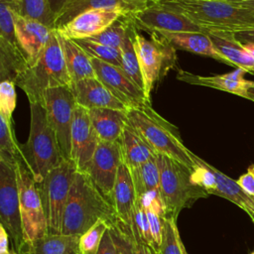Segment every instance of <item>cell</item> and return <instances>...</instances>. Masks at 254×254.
<instances>
[{
  "instance_id": "cell-48",
  "label": "cell",
  "mask_w": 254,
  "mask_h": 254,
  "mask_svg": "<svg viewBox=\"0 0 254 254\" xmlns=\"http://www.w3.org/2000/svg\"><path fill=\"white\" fill-rule=\"evenodd\" d=\"M220 1H226V2H231V3H241L246 0H220Z\"/></svg>"
},
{
  "instance_id": "cell-15",
  "label": "cell",
  "mask_w": 254,
  "mask_h": 254,
  "mask_svg": "<svg viewBox=\"0 0 254 254\" xmlns=\"http://www.w3.org/2000/svg\"><path fill=\"white\" fill-rule=\"evenodd\" d=\"M96 77L127 107L133 108L150 103L144 91L139 88L123 70L113 64L91 59Z\"/></svg>"
},
{
  "instance_id": "cell-43",
  "label": "cell",
  "mask_w": 254,
  "mask_h": 254,
  "mask_svg": "<svg viewBox=\"0 0 254 254\" xmlns=\"http://www.w3.org/2000/svg\"><path fill=\"white\" fill-rule=\"evenodd\" d=\"M233 35L235 40L238 41L241 45L254 44V28L233 32Z\"/></svg>"
},
{
  "instance_id": "cell-49",
  "label": "cell",
  "mask_w": 254,
  "mask_h": 254,
  "mask_svg": "<svg viewBox=\"0 0 254 254\" xmlns=\"http://www.w3.org/2000/svg\"><path fill=\"white\" fill-rule=\"evenodd\" d=\"M247 213L249 214V216H250L251 220H252V221H253V223H254V211H253V210H248V211H247Z\"/></svg>"
},
{
  "instance_id": "cell-41",
  "label": "cell",
  "mask_w": 254,
  "mask_h": 254,
  "mask_svg": "<svg viewBox=\"0 0 254 254\" xmlns=\"http://www.w3.org/2000/svg\"><path fill=\"white\" fill-rule=\"evenodd\" d=\"M237 184L242 190L249 196L254 198V175L247 171V173L241 175L237 180Z\"/></svg>"
},
{
  "instance_id": "cell-27",
  "label": "cell",
  "mask_w": 254,
  "mask_h": 254,
  "mask_svg": "<svg viewBox=\"0 0 254 254\" xmlns=\"http://www.w3.org/2000/svg\"><path fill=\"white\" fill-rule=\"evenodd\" d=\"M58 36L71 83L89 77H96L91 58L85 51L74 40L65 38L59 32Z\"/></svg>"
},
{
  "instance_id": "cell-7",
  "label": "cell",
  "mask_w": 254,
  "mask_h": 254,
  "mask_svg": "<svg viewBox=\"0 0 254 254\" xmlns=\"http://www.w3.org/2000/svg\"><path fill=\"white\" fill-rule=\"evenodd\" d=\"M133 44L143 77L144 93L151 99V92L156 83L177 64L176 49L155 32H152V38L147 39L139 34L137 29Z\"/></svg>"
},
{
  "instance_id": "cell-31",
  "label": "cell",
  "mask_w": 254,
  "mask_h": 254,
  "mask_svg": "<svg viewBox=\"0 0 254 254\" xmlns=\"http://www.w3.org/2000/svg\"><path fill=\"white\" fill-rule=\"evenodd\" d=\"M0 160L14 166L18 161L25 163L21 144L17 141L14 133L12 117L2 113H0Z\"/></svg>"
},
{
  "instance_id": "cell-24",
  "label": "cell",
  "mask_w": 254,
  "mask_h": 254,
  "mask_svg": "<svg viewBox=\"0 0 254 254\" xmlns=\"http://www.w3.org/2000/svg\"><path fill=\"white\" fill-rule=\"evenodd\" d=\"M217 52L224 57L232 66L254 73V59L247 53L244 46L235 40L233 32L219 30H204Z\"/></svg>"
},
{
  "instance_id": "cell-51",
  "label": "cell",
  "mask_w": 254,
  "mask_h": 254,
  "mask_svg": "<svg viewBox=\"0 0 254 254\" xmlns=\"http://www.w3.org/2000/svg\"><path fill=\"white\" fill-rule=\"evenodd\" d=\"M8 254H18V253H17L14 249H11V250H10V252H9Z\"/></svg>"
},
{
  "instance_id": "cell-10",
  "label": "cell",
  "mask_w": 254,
  "mask_h": 254,
  "mask_svg": "<svg viewBox=\"0 0 254 254\" xmlns=\"http://www.w3.org/2000/svg\"><path fill=\"white\" fill-rule=\"evenodd\" d=\"M0 220L12 240L14 250L18 254H23L26 243L20 212L16 167L3 160H0Z\"/></svg>"
},
{
  "instance_id": "cell-53",
  "label": "cell",
  "mask_w": 254,
  "mask_h": 254,
  "mask_svg": "<svg viewBox=\"0 0 254 254\" xmlns=\"http://www.w3.org/2000/svg\"><path fill=\"white\" fill-rule=\"evenodd\" d=\"M185 254H188V252H187V250H185Z\"/></svg>"
},
{
  "instance_id": "cell-2",
  "label": "cell",
  "mask_w": 254,
  "mask_h": 254,
  "mask_svg": "<svg viewBox=\"0 0 254 254\" xmlns=\"http://www.w3.org/2000/svg\"><path fill=\"white\" fill-rule=\"evenodd\" d=\"M178 12L204 30L237 32L254 28V12L220 0H153Z\"/></svg>"
},
{
  "instance_id": "cell-37",
  "label": "cell",
  "mask_w": 254,
  "mask_h": 254,
  "mask_svg": "<svg viewBox=\"0 0 254 254\" xmlns=\"http://www.w3.org/2000/svg\"><path fill=\"white\" fill-rule=\"evenodd\" d=\"M109 232L117 248V254H136L131 227L119 219L109 224Z\"/></svg>"
},
{
  "instance_id": "cell-34",
  "label": "cell",
  "mask_w": 254,
  "mask_h": 254,
  "mask_svg": "<svg viewBox=\"0 0 254 254\" xmlns=\"http://www.w3.org/2000/svg\"><path fill=\"white\" fill-rule=\"evenodd\" d=\"M128 25H129L128 18L121 17L100 34L93 36L91 38H88L86 40L120 50L127 36Z\"/></svg>"
},
{
  "instance_id": "cell-35",
  "label": "cell",
  "mask_w": 254,
  "mask_h": 254,
  "mask_svg": "<svg viewBox=\"0 0 254 254\" xmlns=\"http://www.w3.org/2000/svg\"><path fill=\"white\" fill-rule=\"evenodd\" d=\"M91 58L121 67V52L105 45L97 44L89 40H74Z\"/></svg>"
},
{
  "instance_id": "cell-17",
  "label": "cell",
  "mask_w": 254,
  "mask_h": 254,
  "mask_svg": "<svg viewBox=\"0 0 254 254\" xmlns=\"http://www.w3.org/2000/svg\"><path fill=\"white\" fill-rule=\"evenodd\" d=\"M121 17L126 16L118 9L88 10L56 30L65 38L83 40L100 34Z\"/></svg>"
},
{
  "instance_id": "cell-3",
  "label": "cell",
  "mask_w": 254,
  "mask_h": 254,
  "mask_svg": "<svg viewBox=\"0 0 254 254\" xmlns=\"http://www.w3.org/2000/svg\"><path fill=\"white\" fill-rule=\"evenodd\" d=\"M31 121L28 140L21 144L26 167L37 184L64 160L56 133L51 126L45 106L40 102L30 103Z\"/></svg>"
},
{
  "instance_id": "cell-44",
  "label": "cell",
  "mask_w": 254,
  "mask_h": 254,
  "mask_svg": "<svg viewBox=\"0 0 254 254\" xmlns=\"http://www.w3.org/2000/svg\"><path fill=\"white\" fill-rule=\"evenodd\" d=\"M9 234L5 227L0 223V254H8L9 249Z\"/></svg>"
},
{
  "instance_id": "cell-50",
  "label": "cell",
  "mask_w": 254,
  "mask_h": 254,
  "mask_svg": "<svg viewBox=\"0 0 254 254\" xmlns=\"http://www.w3.org/2000/svg\"><path fill=\"white\" fill-rule=\"evenodd\" d=\"M248 172H250L251 174H253L254 175V164H252V165H250L249 167H248V170H247Z\"/></svg>"
},
{
  "instance_id": "cell-12",
  "label": "cell",
  "mask_w": 254,
  "mask_h": 254,
  "mask_svg": "<svg viewBox=\"0 0 254 254\" xmlns=\"http://www.w3.org/2000/svg\"><path fill=\"white\" fill-rule=\"evenodd\" d=\"M43 105L48 120L59 141L62 154L70 160V133L76 106L70 86H60L48 89L44 95Z\"/></svg>"
},
{
  "instance_id": "cell-40",
  "label": "cell",
  "mask_w": 254,
  "mask_h": 254,
  "mask_svg": "<svg viewBox=\"0 0 254 254\" xmlns=\"http://www.w3.org/2000/svg\"><path fill=\"white\" fill-rule=\"evenodd\" d=\"M131 231L134 239V244H135V249H136V254H157L155 249L152 248L150 245H148L139 235L136 227L134 224L131 226Z\"/></svg>"
},
{
  "instance_id": "cell-19",
  "label": "cell",
  "mask_w": 254,
  "mask_h": 254,
  "mask_svg": "<svg viewBox=\"0 0 254 254\" xmlns=\"http://www.w3.org/2000/svg\"><path fill=\"white\" fill-rule=\"evenodd\" d=\"M151 0H69L57 16L55 29H60L77 15L94 9H118L126 17L146 8Z\"/></svg>"
},
{
  "instance_id": "cell-5",
  "label": "cell",
  "mask_w": 254,
  "mask_h": 254,
  "mask_svg": "<svg viewBox=\"0 0 254 254\" xmlns=\"http://www.w3.org/2000/svg\"><path fill=\"white\" fill-rule=\"evenodd\" d=\"M14 83L26 93L30 103L40 102L42 104L48 89L71 85L56 29L38 61L23 71Z\"/></svg>"
},
{
  "instance_id": "cell-14",
  "label": "cell",
  "mask_w": 254,
  "mask_h": 254,
  "mask_svg": "<svg viewBox=\"0 0 254 254\" xmlns=\"http://www.w3.org/2000/svg\"><path fill=\"white\" fill-rule=\"evenodd\" d=\"M137 29L148 32H203V29L184 15L167 9L153 0L150 4L128 17Z\"/></svg>"
},
{
  "instance_id": "cell-21",
  "label": "cell",
  "mask_w": 254,
  "mask_h": 254,
  "mask_svg": "<svg viewBox=\"0 0 254 254\" xmlns=\"http://www.w3.org/2000/svg\"><path fill=\"white\" fill-rule=\"evenodd\" d=\"M247 71L243 68L236 67L234 70L217 75H197L187 70L180 69L177 74V78L186 83L211 87L214 89L226 91L240 97L247 99V92L249 87L254 81H249L244 78V74Z\"/></svg>"
},
{
  "instance_id": "cell-1",
  "label": "cell",
  "mask_w": 254,
  "mask_h": 254,
  "mask_svg": "<svg viewBox=\"0 0 254 254\" xmlns=\"http://www.w3.org/2000/svg\"><path fill=\"white\" fill-rule=\"evenodd\" d=\"M117 219L111 200L85 173L77 171L64 208L62 234L80 236L99 220L110 224Z\"/></svg>"
},
{
  "instance_id": "cell-20",
  "label": "cell",
  "mask_w": 254,
  "mask_h": 254,
  "mask_svg": "<svg viewBox=\"0 0 254 254\" xmlns=\"http://www.w3.org/2000/svg\"><path fill=\"white\" fill-rule=\"evenodd\" d=\"M77 105L86 109L111 108L127 111L128 107L119 100L97 77H89L70 85Z\"/></svg>"
},
{
  "instance_id": "cell-38",
  "label": "cell",
  "mask_w": 254,
  "mask_h": 254,
  "mask_svg": "<svg viewBox=\"0 0 254 254\" xmlns=\"http://www.w3.org/2000/svg\"><path fill=\"white\" fill-rule=\"evenodd\" d=\"M140 235V237L152 248L156 251L155 242L151 233L150 224L145 208L144 200L141 197H137L135 204H134V210H133V223Z\"/></svg>"
},
{
  "instance_id": "cell-13",
  "label": "cell",
  "mask_w": 254,
  "mask_h": 254,
  "mask_svg": "<svg viewBox=\"0 0 254 254\" xmlns=\"http://www.w3.org/2000/svg\"><path fill=\"white\" fill-rule=\"evenodd\" d=\"M122 162V152L118 141L99 142L89 164L83 172L110 200L118 169Z\"/></svg>"
},
{
  "instance_id": "cell-11",
  "label": "cell",
  "mask_w": 254,
  "mask_h": 254,
  "mask_svg": "<svg viewBox=\"0 0 254 254\" xmlns=\"http://www.w3.org/2000/svg\"><path fill=\"white\" fill-rule=\"evenodd\" d=\"M191 157L194 162L191 180L195 186L204 190L208 194H215L228 199L246 212L248 210L254 211V198L242 190L237 181L224 175L195 154L192 153Z\"/></svg>"
},
{
  "instance_id": "cell-46",
  "label": "cell",
  "mask_w": 254,
  "mask_h": 254,
  "mask_svg": "<svg viewBox=\"0 0 254 254\" xmlns=\"http://www.w3.org/2000/svg\"><path fill=\"white\" fill-rule=\"evenodd\" d=\"M240 6L242 7H245L247 9H250L254 12V0H246L244 2H241V3H238Z\"/></svg>"
},
{
  "instance_id": "cell-4",
  "label": "cell",
  "mask_w": 254,
  "mask_h": 254,
  "mask_svg": "<svg viewBox=\"0 0 254 254\" xmlns=\"http://www.w3.org/2000/svg\"><path fill=\"white\" fill-rule=\"evenodd\" d=\"M127 117L156 154L168 156L192 170V152L185 146L178 127L156 112L151 102L129 108Z\"/></svg>"
},
{
  "instance_id": "cell-29",
  "label": "cell",
  "mask_w": 254,
  "mask_h": 254,
  "mask_svg": "<svg viewBox=\"0 0 254 254\" xmlns=\"http://www.w3.org/2000/svg\"><path fill=\"white\" fill-rule=\"evenodd\" d=\"M130 173L137 197H143L150 193L161 194L160 171L156 157L135 169H131Z\"/></svg>"
},
{
  "instance_id": "cell-36",
  "label": "cell",
  "mask_w": 254,
  "mask_h": 254,
  "mask_svg": "<svg viewBox=\"0 0 254 254\" xmlns=\"http://www.w3.org/2000/svg\"><path fill=\"white\" fill-rule=\"evenodd\" d=\"M109 227L105 220H99L87 231L79 236V249L81 254H97L103 235Z\"/></svg>"
},
{
  "instance_id": "cell-28",
  "label": "cell",
  "mask_w": 254,
  "mask_h": 254,
  "mask_svg": "<svg viewBox=\"0 0 254 254\" xmlns=\"http://www.w3.org/2000/svg\"><path fill=\"white\" fill-rule=\"evenodd\" d=\"M23 254H81L79 236L47 233L28 245Z\"/></svg>"
},
{
  "instance_id": "cell-16",
  "label": "cell",
  "mask_w": 254,
  "mask_h": 254,
  "mask_svg": "<svg viewBox=\"0 0 254 254\" xmlns=\"http://www.w3.org/2000/svg\"><path fill=\"white\" fill-rule=\"evenodd\" d=\"M98 143L88 110L76 104L70 133V161L77 171L84 172Z\"/></svg>"
},
{
  "instance_id": "cell-26",
  "label": "cell",
  "mask_w": 254,
  "mask_h": 254,
  "mask_svg": "<svg viewBox=\"0 0 254 254\" xmlns=\"http://www.w3.org/2000/svg\"><path fill=\"white\" fill-rule=\"evenodd\" d=\"M118 142L121 147L123 163L130 170L139 167L157 155L129 121L125 125Z\"/></svg>"
},
{
  "instance_id": "cell-52",
  "label": "cell",
  "mask_w": 254,
  "mask_h": 254,
  "mask_svg": "<svg viewBox=\"0 0 254 254\" xmlns=\"http://www.w3.org/2000/svg\"><path fill=\"white\" fill-rule=\"evenodd\" d=\"M12 1H13V2H14V3H15V4H16V3H18V2H19V1H20V0H12Z\"/></svg>"
},
{
  "instance_id": "cell-33",
  "label": "cell",
  "mask_w": 254,
  "mask_h": 254,
  "mask_svg": "<svg viewBox=\"0 0 254 254\" xmlns=\"http://www.w3.org/2000/svg\"><path fill=\"white\" fill-rule=\"evenodd\" d=\"M177 218L165 216L163 219V239L157 254H185V246L181 239Z\"/></svg>"
},
{
  "instance_id": "cell-39",
  "label": "cell",
  "mask_w": 254,
  "mask_h": 254,
  "mask_svg": "<svg viewBox=\"0 0 254 254\" xmlns=\"http://www.w3.org/2000/svg\"><path fill=\"white\" fill-rule=\"evenodd\" d=\"M17 94L15 83L12 80L6 79L0 82V113L12 117L16 108Z\"/></svg>"
},
{
  "instance_id": "cell-47",
  "label": "cell",
  "mask_w": 254,
  "mask_h": 254,
  "mask_svg": "<svg viewBox=\"0 0 254 254\" xmlns=\"http://www.w3.org/2000/svg\"><path fill=\"white\" fill-rule=\"evenodd\" d=\"M247 99H249V100H251V101H253L254 102V82H253V84L249 87V89H248V92H247Z\"/></svg>"
},
{
  "instance_id": "cell-22",
  "label": "cell",
  "mask_w": 254,
  "mask_h": 254,
  "mask_svg": "<svg viewBox=\"0 0 254 254\" xmlns=\"http://www.w3.org/2000/svg\"><path fill=\"white\" fill-rule=\"evenodd\" d=\"M155 33L176 50H184L195 55L209 57L220 63L231 65V64L217 52L209 37L203 32L158 31Z\"/></svg>"
},
{
  "instance_id": "cell-6",
  "label": "cell",
  "mask_w": 254,
  "mask_h": 254,
  "mask_svg": "<svg viewBox=\"0 0 254 254\" xmlns=\"http://www.w3.org/2000/svg\"><path fill=\"white\" fill-rule=\"evenodd\" d=\"M156 160L160 171L161 196L166 216L178 218L184 208L190 207L198 198L209 195L193 184L191 169L165 155L157 154Z\"/></svg>"
},
{
  "instance_id": "cell-23",
  "label": "cell",
  "mask_w": 254,
  "mask_h": 254,
  "mask_svg": "<svg viewBox=\"0 0 254 254\" xmlns=\"http://www.w3.org/2000/svg\"><path fill=\"white\" fill-rule=\"evenodd\" d=\"M136 198L130 170L122 162L118 169L111 201L115 208L117 218L128 226H131L133 223V210Z\"/></svg>"
},
{
  "instance_id": "cell-25",
  "label": "cell",
  "mask_w": 254,
  "mask_h": 254,
  "mask_svg": "<svg viewBox=\"0 0 254 254\" xmlns=\"http://www.w3.org/2000/svg\"><path fill=\"white\" fill-rule=\"evenodd\" d=\"M87 110L99 142H117L128 122L127 111L111 108Z\"/></svg>"
},
{
  "instance_id": "cell-32",
  "label": "cell",
  "mask_w": 254,
  "mask_h": 254,
  "mask_svg": "<svg viewBox=\"0 0 254 254\" xmlns=\"http://www.w3.org/2000/svg\"><path fill=\"white\" fill-rule=\"evenodd\" d=\"M13 9L24 17L35 19L55 29V15L48 0H20L16 4L13 2Z\"/></svg>"
},
{
  "instance_id": "cell-42",
  "label": "cell",
  "mask_w": 254,
  "mask_h": 254,
  "mask_svg": "<svg viewBox=\"0 0 254 254\" xmlns=\"http://www.w3.org/2000/svg\"><path fill=\"white\" fill-rule=\"evenodd\" d=\"M97 254H117V248L113 238L111 237L109 229H107L103 235Z\"/></svg>"
},
{
  "instance_id": "cell-45",
  "label": "cell",
  "mask_w": 254,
  "mask_h": 254,
  "mask_svg": "<svg viewBox=\"0 0 254 254\" xmlns=\"http://www.w3.org/2000/svg\"><path fill=\"white\" fill-rule=\"evenodd\" d=\"M50 7L52 9V12L55 15V21L57 16L61 13V11L63 10V8L65 6V4L69 1V0H48Z\"/></svg>"
},
{
  "instance_id": "cell-18",
  "label": "cell",
  "mask_w": 254,
  "mask_h": 254,
  "mask_svg": "<svg viewBox=\"0 0 254 254\" xmlns=\"http://www.w3.org/2000/svg\"><path fill=\"white\" fill-rule=\"evenodd\" d=\"M13 14L19 45L27 57L29 66H31L40 58L55 29L35 19L24 17L18 14L14 9Z\"/></svg>"
},
{
  "instance_id": "cell-30",
  "label": "cell",
  "mask_w": 254,
  "mask_h": 254,
  "mask_svg": "<svg viewBox=\"0 0 254 254\" xmlns=\"http://www.w3.org/2000/svg\"><path fill=\"white\" fill-rule=\"evenodd\" d=\"M128 20H129V25L127 30V36L123 46L120 49V52H121V67L120 68L139 88H141L144 91L143 77H142V73L139 65L138 57L133 44L134 33L137 28L129 18Z\"/></svg>"
},
{
  "instance_id": "cell-9",
  "label": "cell",
  "mask_w": 254,
  "mask_h": 254,
  "mask_svg": "<svg viewBox=\"0 0 254 254\" xmlns=\"http://www.w3.org/2000/svg\"><path fill=\"white\" fill-rule=\"evenodd\" d=\"M20 212L26 247L49 233L45 208L38 185L23 161L15 165Z\"/></svg>"
},
{
  "instance_id": "cell-8",
  "label": "cell",
  "mask_w": 254,
  "mask_h": 254,
  "mask_svg": "<svg viewBox=\"0 0 254 254\" xmlns=\"http://www.w3.org/2000/svg\"><path fill=\"white\" fill-rule=\"evenodd\" d=\"M76 172L73 163L64 159L42 183L37 184L46 212L49 233L62 234L64 212Z\"/></svg>"
}]
</instances>
